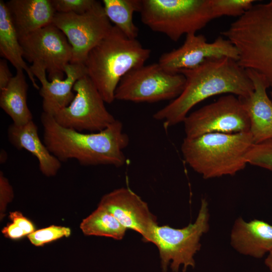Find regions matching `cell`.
<instances>
[{"mask_svg": "<svg viewBox=\"0 0 272 272\" xmlns=\"http://www.w3.org/2000/svg\"><path fill=\"white\" fill-rule=\"evenodd\" d=\"M178 73L185 78L183 91L153 116L166 127L183 122L194 106L208 98L220 94L244 98L254 90L247 70L228 57L207 59L193 69Z\"/></svg>", "mask_w": 272, "mask_h": 272, "instance_id": "6da1fadb", "label": "cell"}, {"mask_svg": "<svg viewBox=\"0 0 272 272\" xmlns=\"http://www.w3.org/2000/svg\"><path fill=\"white\" fill-rule=\"evenodd\" d=\"M43 142L61 162L74 159L85 166L111 165L120 167L126 162L123 152L129 143L123 124L116 120L104 129L84 133L64 127L54 117L42 112Z\"/></svg>", "mask_w": 272, "mask_h": 272, "instance_id": "7a4b0ae2", "label": "cell"}, {"mask_svg": "<svg viewBox=\"0 0 272 272\" xmlns=\"http://www.w3.org/2000/svg\"><path fill=\"white\" fill-rule=\"evenodd\" d=\"M151 52L138 40L128 38L113 25L88 54L84 62L87 75L105 103L110 104L115 100V92L122 77L144 65Z\"/></svg>", "mask_w": 272, "mask_h": 272, "instance_id": "3957f363", "label": "cell"}, {"mask_svg": "<svg viewBox=\"0 0 272 272\" xmlns=\"http://www.w3.org/2000/svg\"><path fill=\"white\" fill-rule=\"evenodd\" d=\"M254 144L250 131L209 133L185 138L181 151L186 163L205 179L234 175L247 164L246 155Z\"/></svg>", "mask_w": 272, "mask_h": 272, "instance_id": "277c9868", "label": "cell"}, {"mask_svg": "<svg viewBox=\"0 0 272 272\" xmlns=\"http://www.w3.org/2000/svg\"><path fill=\"white\" fill-rule=\"evenodd\" d=\"M221 34L237 49L238 63L261 75L272 88V0L253 5Z\"/></svg>", "mask_w": 272, "mask_h": 272, "instance_id": "5b68a950", "label": "cell"}, {"mask_svg": "<svg viewBox=\"0 0 272 272\" xmlns=\"http://www.w3.org/2000/svg\"><path fill=\"white\" fill-rule=\"evenodd\" d=\"M142 23L176 42L215 19L211 0H142Z\"/></svg>", "mask_w": 272, "mask_h": 272, "instance_id": "8992f818", "label": "cell"}, {"mask_svg": "<svg viewBox=\"0 0 272 272\" xmlns=\"http://www.w3.org/2000/svg\"><path fill=\"white\" fill-rule=\"evenodd\" d=\"M208 204L202 199L198 216L193 223L180 229L169 225H157L154 231L152 243L158 248L163 271L171 262V268L178 272L181 265L183 271L189 266L194 267V256L200 250L201 237L209 229Z\"/></svg>", "mask_w": 272, "mask_h": 272, "instance_id": "52a82bcc", "label": "cell"}, {"mask_svg": "<svg viewBox=\"0 0 272 272\" xmlns=\"http://www.w3.org/2000/svg\"><path fill=\"white\" fill-rule=\"evenodd\" d=\"M185 77L172 73L157 63L143 65L127 73L120 81L115 100L154 103L177 98L183 90Z\"/></svg>", "mask_w": 272, "mask_h": 272, "instance_id": "ba28073f", "label": "cell"}, {"mask_svg": "<svg viewBox=\"0 0 272 272\" xmlns=\"http://www.w3.org/2000/svg\"><path fill=\"white\" fill-rule=\"evenodd\" d=\"M185 138L209 133L249 131L250 120L237 96L225 94L217 100L188 114L183 122Z\"/></svg>", "mask_w": 272, "mask_h": 272, "instance_id": "9c48e42d", "label": "cell"}, {"mask_svg": "<svg viewBox=\"0 0 272 272\" xmlns=\"http://www.w3.org/2000/svg\"><path fill=\"white\" fill-rule=\"evenodd\" d=\"M73 90L76 94L71 103L53 116L58 124L80 132H95L104 129L116 120L87 75L76 82Z\"/></svg>", "mask_w": 272, "mask_h": 272, "instance_id": "30bf717a", "label": "cell"}, {"mask_svg": "<svg viewBox=\"0 0 272 272\" xmlns=\"http://www.w3.org/2000/svg\"><path fill=\"white\" fill-rule=\"evenodd\" d=\"M52 24L63 32L72 47L71 63L84 64L90 51L113 26L99 1L83 14L56 13Z\"/></svg>", "mask_w": 272, "mask_h": 272, "instance_id": "8fae6325", "label": "cell"}, {"mask_svg": "<svg viewBox=\"0 0 272 272\" xmlns=\"http://www.w3.org/2000/svg\"><path fill=\"white\" fill-rule=\"evenodd\" d=\"M23 56L43 66L50 81L63 79L65 67L71 63L72 48L63 32L52 23L19 38Z\"/></svg>", "mask_w": 272, "mask_h": 272, "instance_id": "7c38bea8", "label": "cell"}, {"mask_svg": "<svg viewBox=\"0 0 272 272\" xmlns=\"http://www.w3.org/2000/svg\"><path fill=\"white\" fill-rule=\"evenodd\" d=\"M228 57L238 61L239 52L230 40L218 37L208 42L203 35L191 33L186 35L179 47L163 53L158 63L165 71L178 73L193 69L207 59Z\"/></svg>", "mask_w": 272, "mask_h": 272, "instance_id": "4fadbf2b", "label": "cell"}, {"mask_svg": "<svg viewBox=\"0 0 272 272\" xmlns=\"http://www.w3.org/2000/svg\"><path fill=\"white\" fill-rule=\"evenodd\" d=\"M111 214L127 229L133 230L145 242L152 243L157 218L147 202L128 187L115 189L104 195L98 204Z\"/></svg>", "mask_w": 272, "mask_h": 272, "instance_id": "5bb4252c", "label": "cell"}, {"mask_svg": "<svg viewBox=\"0 0 272 272\" xmlns=\"http://www.w3.org/2000/svg\"><path fill=\"white\" fill-rule=\"evenodd\" d=\"M30 67L41 84L39 94L42 98L43 112L52 116L69 105L75 96L73 92L75 84L87 75L84 64L70 63L65 67V78L54 79L49 81L46 78V71L43 66L32 63Z\"/></svg>", "mask_w": 272, "mask_h": 272, "instance_id": "9a60e30c", "label": "cell"}, {"mask_svg": "<svg viewBox=\"0 0 272 272\" xmlns=\"http://www.w3.org/2000/svg\"><path fill=\"white\" fill-rule=\"evenodd\" d=\"M247 71L254 90L248 96L239 99L249 118L254 143L258 144L272 140V100L267 94L269 87L264 78L254 71Z\"/></svg>", "mask_w": 272, "mask_h": 272, "instance_id": "2e32d148", "label": "cell"}, {"mask_svg": "<svg viewBox=\"0 0 272 272\" xmlns=\"http://www.w3.org/2000/svg\"><path fill=\"white\" fill-rule=\"evenodd\" d=\"M232 246L241 254L262 258L272 249V226L259 220L235 222L231 234Z\"/></svg>", "mask_w": 272, "mask_h": 272, "instance_id": "e0dca14e", "label": "cell"}, {"mask_svg": "<svg viewBox=\"0 0 272 272\" xmlns=\"http://www.w3.org/2000/svg\"><path fill=\"white\" fill-rule=\"evenodd\" d=\"M10 144L18 150L24 149L35 156L40 172L46 177L55 176L61 168V162L48 150L39 138L38 127L33 120L23 125L14 123L7 130Z\"/></svg>", "mask_w": 272, "mask_h": 272, "instance_id": "ac0fdd59", "label": "cell"}, {"mask_svg": "<svg viewBox=\"0 0 272 272\" xmlns=\"http://www.w3.org/2000/svg\"><path fill=\"white\" fill-rule=\"evenodd\" d=\"M19 38L52 23L51 0H11L6 3Z\"/></svg>", "mask_w": 272, "mask_h": 272, "instance_id": "d6986e66", "label": "cell"}, {"mask_svg": "<svg viewBox=\"0 0 272 272\" xmlns=\"http://www.w3.org/2000/svg\"><path fill=\"white\" fill-rule=\"evenodd\" d=\"M28 88L24 71L17 70L8 85L0 90V107L17 125L33 120L27 101Z\"/></svg>", "mask_w": 272, "mask_h": 272, "instance_id": "ffe728a7", "label": "cell"}, {"mask_svg": "<svg viewBox=\"0 0 272 272\" xmlns=\"http://www.w3.org/2000/svg\"><path fill=\"white\" fill-rule=\"evenodd\" d=\"M0 54L15 67L25 71L33 86L39 90L35 77L24 60L23 50L6 3L0 1Z\"/></svg>", "mask_w": 272, "mask_h": 272, "instance_id": "44dd1931", "label": "cell"}, {"mask_svg": "<svg viewBox=\"0 0 272 272\" xmlns=\"http://www.w3.org/2000/svg\"><path fill=\"white\" fill-rule=\"evenodd\" d=\"M105 14L110 22L114 24L127 37L137 39L139 28L133 21L135 12H140L142 0H103Z\"/></svg>", "mask_w": 272, "mask_h": 272, "instance_id": "7402d4cb", "label": "cell"}, {"mask_svg": "<svg viewBox=\"0 0 272 272\" xmlns=\"http://www.w3.org/2000/svg\"><path fill=\"white\" fill-rule=\"evenodd\" d=\"M83 233L87 236L109 237L120 240L127 230L111 214L98 206L80 225Z\"/></svg>", "mask_w": 272, "mask_h": 272, "instance_id": "603a6c76", "label": "cell"}, {"mask_svg": "<svg viewBox=\"0 0 272 272\" xmlns=\"http://www.w3.org/2000/svg\"><path fill=\"white\" fill-rule=\"evenodd\" d=\"M254 0H211L212 9L216 18L222 16L240 17L250 10Z\"/></svg>", "mask_w": 272, "mask_h": 272, "instance_id": "cb8c5ba5", "label": "cell"}, {"mask_svg": "<svg viewBox=\"0 0 272 272\" xmlns=\"http://www.w3.org/2000/svg\"><path fill=\"white\" fill-rule=\"evenodd\" d=\"M246 159L247 164L272 172V140L253 144Z\"/></svg>", "mask_w": 272, "mask_h": 272, "instance_id": "d4e9b609", "label": "cell"}, {"mask_svg": "<svg viewBox=\"0 0 272 272\" xmlns=\"http://www.w3.org/2000/svg\"><path fill=\"white\" fill-rule=\"evenodd\" d=\"M71 234V229L69 227L51 225L35 230L27 237L33 245L40 246L63 237H68Z\"/></svg>", "mask_w": 272, "mask_h": 272, "instance_id": "484cf974", "label": "cell"}, {"mask_svg": "<svg viewBox=\"0 0 272 272\" xmlns=\"http://www.w3.org/2000/svg\"><path fill=\"white\" fill-rule=\"evenodd\" d=\"M95 0H51L56 13L83 14L91 9Z\"/></svg>", "mask_w": 272, "mask_h": 272, "instance_id": "4316f807", "label": "cell"}, {"mask_svg": "<svg viewBox=\"0 0 272 272\" xmlns=\"http://www.w3.org/2000/svg\"><path fill=\"white\" fill-rule=\"evenodd\" d=\"M14 197L13 188L8 178L5 176L3 171L0 172V218L5 217V213L8 205Z\"/></svg>", "mask_w": 272, "mask_h": 272, "instance_id": "83f0119b", "label": "cell"}, {"mask_svg": "<svg viewBox=\"0 0 272 272\" xmlns=\"http://www.w3.org/2000/svg\"><path fill=\"white\" fill-rule=\"evenodd\" d=\"M9 218L12 222L22 229L27 235L35 231V227L32 222L19 211L10 212Z\"/></svg>", "mask_w": 272, "mask_h": 272, "instance_id": "f1b7e54d", "label": "cell"}, {"mask_svg": "<svg viewBox=\"0 0 272 272\" xmlns=\"http://www.w3.org/2000/svg\"><path fill=\"white\" fill-rule=\"evenodd\" d=\"M2 232L6 237L12 239H18L27 235L22 229L13 222L4 227Z\"/></svg>", "mask_w": 272, "mask_h": 272, "instance_id": "f546056e", "label": "cell"}, {"mask_svg": "<svg viewBox=\"0 0 272 272\" xmlns=\"http://www.w3.org/2000/svg\"><path fill=\"white\" fill-rule=\"evenodd\" d=\"M13 77L7 61L1 58L0 59V90L8 85Z\"/></svg>", "mask_w": 272, "mask_h": 272, "instance_id": "4dcf8cb0", "label": "cell"}, {"mask_svg": "<svg viewBox=\"0 0 272 272\" xmlns=\"http://www.w3.org/2000/svg\"><path fill=\"white\" fill-rule=\"evenodd\" d=\"M264 263L269 270L272 272V249L269 252L268 255L265 259Z\"/></svg>", "mask_w": 272, "mask_h": 272, "instance_id": "1f68e13d", "label": "cell"}, {"mask_svg": "<svg viewBox=\"0 0 272 272\" xmlns=\"http://www.w3.org/2000/svg\"><path fill=\"white\" fill-rule=\"evenodd\" d=\"M7 152L4 149H1L0 152V163L5 164L8 160Z\"/></svg>", "mask_w": 272, "mask_h": 272, "instance_id": "d6a6232c", "label": "cell"}, {"mask_svg": "<svg viewBox=\"0 0 272 272\" xmlns=\"http://www.w3.org/2000/svg\"><path fill=\"white\" fill-rule=\"evenodd\" d=\"M270 96H271V100H272V91L270 92Z\"/></svg>", "mask_w": 272, "mask_h": 272, "instance_id": "836d02e7", "label": "cell"}]
</instances>
